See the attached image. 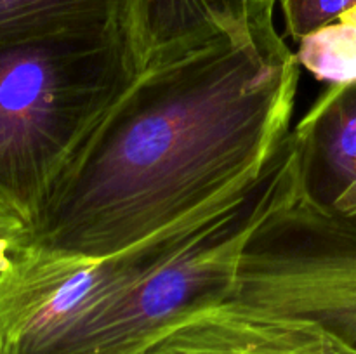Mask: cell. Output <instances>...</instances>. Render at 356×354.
<instances>
[{"mask_svg":"<svg viewBox=\"0 0 356 354\" xmlns=\"http://www.w3.org/2000/svg\"><path fill=\"white\" fill-rule=\"evenodd\" d=\"M299 66L273 21L153 58L68 163L30 243L113 255L256 179L291 132Z\"/></svg>","mask_w":356,"mask_h":354,"instance_id":"1","label":"cell"},{"mask_svg":"<svg viewBox=\"0 0 356 354\" xmlns=\"http://www.w3.org/2000/svg\"><path fill=\"white\" fill-rule=\"evenodd\" d=\"M299 189L291 130L256 179L122 252L28 242L0 271V354H141L179 319L228 301L245 243Z\"/></svg>","mask_w":356,"mask_h":354,"instance_id":"2","label":"cell"},{"mask_svg":"<svg viewBox=\"0 0 356 354\" xmlns=\"http://www.w3.org/2000/svg\"><path fill=\"white\" fill-rule=\"evenodd\" d=\"M134 73L122 26L0 47V201L28 228Z\"/></svg>","mask_w":356,"mask_h":354,"instance_id":"3","label":"cell"},{"mask_svg":"<svg viewBox=\"0 0 356 354\" xmlns=\"http://www.w3.org/2000/svg\"><path fill=\"white\" fill-rule=\"evenodd\" d=\"M228 301L312 319L356 349V224L301 184L245 243Z\"/></svg>","mask_w":356,"mask_h":354,"instance_id":"4","label":"cell"},{"mask_svg":"<svg viewBox=\"0 0 356 354\" xmlns=\"http://www.w3.org/2000/svg\"><path fill=\"white\" fill-rule=\"evenodd\" d=\"M141 354H356L312 319L225 301L160 333Z\"/></svg>","mask_w":356,"mask_h":354,"instance_id":"5","label":"cell"},{"mask_svg":"<svg viewBox=\"0 0 356 354\" xmlns=\"http://www.w3.org/2000/svg\"><path fill=\"white\" fill-rule=\"evenodd\" d=\"M277 0H124L122 33L134 71L243 24L273 21Z\"/></svg>","mask_w":356,"mask_h":354,"instance_id":"6","label":"cell"},{"mask_svg":"<svg viewBox=\"0 0 356 354\" xmlns=\"http://www.w3.org/2000/svg\"><path fill=\"white\" fill-rule=\"evenodd\" d=\"M305 193L332 207L356 180V80L334 83L292 128Z\"/></svg>","mask_w":356,"mask_h":354,"instance_id":"7","label":"cell"},{"mask_svg":"<svg viewBox=\"0 0 356 354\" xmlns=\"http://www.w3.org/2000/svg\"><path fill=\"white\" fill-rule=\"evenodd\" d=\"M124 0H0V47L122 26Z\"/></svg>","mask_w":356,"mask_h":354,"instance_id":"8","label":"cell"},{"mask_svg":"<svg viewBox=\"0 0 356 354\" xmlns=\"http://www.w3.org/2000/svg\"><path fill=\"white\" fill-rule=\"evenodd\" d=\"M298 44L299 65L318 80L330 85L356 80V26L337 21L306 35Z\"/></svg>","mask_w":356,"mask_h":354,"instance_id":"9","label":"cell"},{"mask_svg":"<svg viewBox=\"0 0 356 354\" xmlns=\"http://www.w3.org/2000/svg\"><path fill=\"white\" fill-rule=\"evenodd\" d=\"M285 33L296 42L323 26L337 23L356 0H280Z\"/></svg>","mask_w":356,"mask_h":354,"instance_id":"10","label":"cell"},{"mask_svg":"<svg viewBox=\"0 0 356 354\" xmlns=\"http://www.w3.org/2000/svg\"><path fill=\"white\" fill-rule=\"evenodd\" d=\"M28 242H30V228L26 222L9 205L0 201V271Z\"/></svg>","mask_w":356,"mask_h":354,"instance_id":"11","label":"cell"},{"mask_svg":"<svg viewBox=\"0 0 356 354\" xmlns=\"http://www.w3.org/2000/svg\"><path fill=\"white\" fill-rule=\"evenodd\" d=\"M332 210L336 212H341V214L348 215V217L351 219V221L356 224V180L353 184H351L350 187H348L346 191H344L343 194H341L339 200L336 201V203L332 205Z\"/></svg>","mask_w":356,"mask_h":354,"instance_id":"12","label":"cell"},{"mask_svg":"<svg viewBox=\"0 0 356 354\" xmlns=\"http://www.w3.org/2000/svg\"><path fill=\"white\" fill-rule=\"evenodd\" d=\"M339 21H341V23H344V24H351V26H356V6L351 7L348 12H344L343 16L339 17Z\"/></svg>","mask_w":356,"mask_h":354,"instance_id":"13","label":"cell"}]
</instances>
